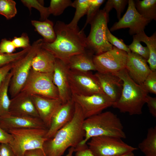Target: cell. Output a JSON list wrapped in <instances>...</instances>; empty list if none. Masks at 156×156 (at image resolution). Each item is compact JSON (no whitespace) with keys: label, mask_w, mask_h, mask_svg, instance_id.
<instances>
[{"label":"cell","mask_w":156,"mask_h":156,"mask_svg":"<svg viewBox=\"0 0 156 156\" xmlns=\"http://www.w3.org/2000/svg\"></svg>","instance_id":"49"},{"label":"cell","mask_w":156,"mask_h":156,"mask_svg":"<svg viewBox=\"0 0 156 156\" xmlns=\"http://www.w3.org/2000/svg\"><path fill=\"white\" fill-rule=\"evenodd\" d=\"M148 93L156 94V71H151L141 84Z\"/></svg>","instance_id":"37"},{"label":"cell","mask_w":156,"mask_h":156,"mask_svg":"<svg viewBox=\"0 0 156 156\" xmlns=\"http://www.w3.org/2000/svg\"><path fill=\"white\" fill-rule=\"evenodd\" d=\"M56 38L53 42H43L42 48L52 54L56 59L67 64L73 56L84 51L86 48V36L79 27L73 29L64 22L57 21L54 26Z\"/></svg>","instance_id":"1"},{"label":"cell","mask_w":156,"mask_h":156,"mask_svg":"<svg viewBox=\"0 0 156 156\" xmlns=\"http://www.w3.org/2000/svg\"><path fill=\"white\" fill-rule=\"evenodd\" d=\"M74 148L75 156H95L86 143L83 145L79 144Z\"/></svg>","instance_id":"40"},{"label":"cell","mask_w":156,"mask_h":156,"mask_svg":"<svg viewBox=\"0 0 156 156\" xmlns=\"http://www.w3.org/2000/svg\"><path fill=\"white\" fill-rule=\"evenodd\" d=\"M138 148L145 156H156V127L147 131L146 138L138 145Z\"/></svg>","instance_id":"26"},{"label":"cell","mask_w":156,"mask_h":156,"mask_svg":"<svg viewBox=\"0 0 156 156\" xmlns=\"http://www.w3.org/2000/svg\"><path fill=\"white\" fill-rule=\"evenodd\" d=\"M47 130L27 128L9 130L8 132L13 138L9 144L16 156H23L26 151L30 150L39 148L43 150L44 144L48 139L45 137Z\"/></svg>","instance_id":"5"},{"label":"cell","mask_w":156,"mask_h":156,"mask_svg":"<svg viewBox=\"0 0 156 156\" xmlns=\"http://www.w3.org/2000/svg\"><path fill=\"white\" fill-rule=\"evenodd\" d=\"M122 139L108 136L92 138L86 144L95 156H114L138 149L124 142Z\"/></svg>","instance_id":"8"},{"label":"cell","mask_w":156,"mask_h":156,"mask_svg":"<svg viewBox=\"0 0 156 156\" xmlns=\"http://www.w3.org/2000/svg\"><path fill=\"white\" fill-rule=\"evenodd\" d=\"M94 54L92 51L86 49L83 52L73 56L67 63L69 68L82 72L96 70L93 62Z\"/></svg>","instance_id":"21"},{"label":"cell","mask_w":156,"mask_h":156,"mask_svg":"<svg viewBox=\"0 0 156 156\" xmlns=\"http://www.w3.org/2000/svg\"><path fill=\"white\" fill-rule=\"evenodd\" d=\"M106 35L108 41L112 45L127 53L131 52L128 45L125 43L123 40L118 39L112 34L108 27L106 29Z\"/></svg>","instance_id":"36"},{"label":"cell","mask_w":156,"mask_h":156,"mask_svg":"<svg viewBox=\"0 0 156 156\" xmlns=\"http://www.w3.org/2000/svg\"><path fill=\"white\" fill-rule=\"evenodd\" d=\"M12 73L10 71L0 86V116L1 117L9 114V109L11 99L8 96V89Z\"/></svg>","instance_id":"25"},{"label":"cell","mask_w":156,"mask_h":156,"mask_svg":"<svg viewBox=\"0 0 156 156\" xmlns=\"http://www.w3.org/2000/svg\"><path fill=\"white\" fill-rule=\"evenodd\" d=\"M55 60L56 58L52 54L41 47L32 60L31 69L39 72H53Z\"/></svg>","instance_id":"22"},{"label":"cell","mask_w":156,"mask_h":156,"mask_svg":"<svg viewBox=\"0 0 156 156\" xmlns=\"http://www.w3.org/2000/svg\"><path fill=\"white\" fill-rule=\"evenodd\" d=\"M69 70L67 64L56 58L53 72V81L57 89L59 98L62 104L72 98L68 78Z\"/></svg>","instance_id":"15"},{"label":"cell","mask_w":156,"mask_h":156,"mask_svg":"<svg viewBox=\"0 0 156 156\" xmlns=\"http://www.w3.org/2000/svg\"><path fill=\"white\" fill-rule=\"evenodd\" d=\"M68 78L72 95L89 96L103 92L97 78L91 71L82 72L69 69Z\"/></svg>","instance_id":"10"},{"label":"cell","mask_w":156,"mask_h":156,"mask_svg":"<svg viewBox=\"0 0 156 156\" xmlns=\"http://www.w3.org/2000/svg\"><path fill=\"white\" fill-rule=\"evenodd\" d=\"M75 102L71 120L44 142L43 150L46 156H62L68 148H75L83 140L85 133L83 125L85 118L80 107Z\"/></svg>","instance_id":"2"},{"label":"cell","mask_w":156,"mask_h":156,"mask_svg":"<svg viewBox=\"0 0 156 156\" xmlns=\"http://www.w3.org/2000/svg\"><path fill=\"white\" fill-rule=\"evenodd\" d=\"M148 108L149 112L154 118H156V98L148 95L146 102Z\"/></svg>","instance_id":"41"},{"label":"cell","mask_w":156,"mask_h":156,"mask_svg":"<svg viewBox=\"0 0 156 156\" xmlns=\"http://www.w3.org/2000/svg\"><path fill=\"white\" fill-rule=\"evenodd\" d=\"M31 23L36 31L42 37L44 42L51 43L54 41L56 36L52 21L48 19L43 21L32 20Z\"/></svg>","instance_id":"24"},{"label":"cell","mask_w":156,"mask_h":156,"mask_svg":"<svg viewBox=\"0 0 156 156\" xmlns=\"http://www.w3.org/2000/svg\"><path fill=\"white\" fill-rule=\"evenodd\" d=\"M127 53L113 46L112 49L94 55L93 62L96 70L102 73H115L125 68Z\"/></svg>","instance_id":"11"},{"label":"cell","mask_w":156,"mask_h":156,"mask_svg":"<svg viewBox=\"0 0 156 156\" xmlns=\"http://www.w3.org/2000/svg\"><path fill=\"white\" fill-rule=\"evenodd\" d=\"M10 99L9 109L10 114L39 118L31 95L25 92L21 91Z\"/></svg>","instance_id":"19"},{"label":"cell","mask_w":156,"mask_h":156,"mask_svg":"<svg viewBox=\"0 0 156 156\" xmlns=\"http://www.w3.org/2000/svg\"><path fill=\"white\" fill-rule=\"evenodd\" d=\"M109 21L105 12L99 10L90 23L91 29L86 40V49L99 54L111 50L113 47L108 41L106 35Z\"/></svg>","instance_id":"7"},{"label":"cell","mask_w":156,"mask_h":156,"mask_svg":"<svg viewBox=\"0 0 156 156\" xmlns=\"http://www.w3.org/2000/svg\"><path fill=\"white\" fill-rule=\"evenodd\" d=\"M12 41L16 48H21L24 49L31 45L30 44L29 38L26 33H23L19 37H14Z\"/></svg>","instance_id":"38"},{"label":"cell","mask_w":156,"mask_h":156,"mask_svg":"<svg viewBox=\"0 0 156 156\" xmlns=\"http://www.w3.org/2000/svg\"><path fill=\"white\" fill-rule=\"evenodd\" d=\"M16 49L12 40L4 38L0 42V52L1 53H13L16 51Z\"/></svg>","instance_id":"39"},{"label":"cell","mask_w":156,"mask_h":156,"mask_svg":"<svg viewBox=\"0 0 156 156\" xmlns=\"http://www.w3.org/2000/svg\"><path fill=\"white\" fill-rule=\"evenodd\" d=\"M0 127L6 131L27 128L48 129L40 118L10 114L0 117Z\"/></svg>","instance_id":"14"},{"label":"cell","mask_w":156,"mask_h":156,"mask_svg":"<svg viewBox=\"0 0 156 156\" xmlns=\"http://www.w3.org/2000/svg\"><path fill=\"white\" fill-rule=\"evenodd\" d=\"M114 156H135L133 152H131L126 154Z\"/></svg>","instance_id":"47"},{"label":"cell","mask_w":156,"mask_h":156,"mask_svg":"<svg viewBox=\"0 0 156 156\" xmlns=\"http://www.w3.org/2000/svg\"><path fill=\"white\" fill-rule=\"evenodd\" d=\"M72 3L70 0H51L48 7L49 12L55 16L60 15L66 8L71 6Z\"/></svg>","instance_id":"33"},{"label":"cell","mask_w":156,"mask_h":156,"mask_svg":"<svg viewBox=\"0 0 156 156\" xmlns=\"http://www.w3.org/2000/svg\"><path fill=\"white\" fill-rule=\"evenodd\" d=\"M138 12L144 18L151 21L156 20V0H143L134 1Z\"/></svg>","instance_id":"27"},{"label":"cell","mask_w":156,"mask_h":156,"mask_svg":"<svg viewBox=\"0 0 156 156\" xmlns=\"http://www.w3.org/2000/svg\"><path fill=\"white\" fill-rule=\"evenodd\" d=\"M90 4V0H76L73 2L71 7L75 8L74 16L67 25L70 27L76 29L78 28V23L80 19L86 14Z\"/></svg>","instance_id":"28"},{"label":"cell","mask_w":156,"mask_h":156,"mask_svg":"<svg viewBox=\"0 0 156 156\" xmlns=\"http://www.w3.org/2000/svg\"><path fill=\"white\" fill-rule=\"evenodd\" d=\"M21 1L24 6L27 7L30 11L34 8L39 11L40 14L41 21L48 19L50 14L48 7H45L42 1L37 0H21Z\"/></svg>","instance_id":"29"},{"label":"cell","mask_w":156,"mask_h":156,"mask_svg":"<svg viewBox=\"0 0 156 156\" xmlns=\"http://www.w3.org/2000/svg\"><path fill=\"white\" fill-rule=\"evenodd\" d=\"M128 46L131 52L140 55L147 61L148 60L149 51L148 47L143 46L140 42L134 37L132 43Z\"/></svg>","instance_id":"35"},{"label":"cell","mask_w":156,"mask_h":156,"mask_svg":"<svg viewBox=\"0 0 156 156\" xmlns=\"http://www.w3.org/2000/svg\"><path fill=\"white\" fill-rule=\"evenodd\" d=\"M72 98L80 107L85 119L102 112L114 103L104 92L89 96L72 94Z\"/></svg>","instance_id":"12"},{"label":"cell","mask_w":156,"mask_h":156,"mask_svg":"<svg viewBox=\"0 0 156 156\" xmlns=\"http://www.w3.org/2000/svg\"><path fill=\"white\" fill-rule=\"evenodd\" d=\"M53 72L41 73L31 69L27 80L21 91L31 95L59 98L57 89L53 81Z\"/></svg>","instance_id":"9"},{"label":"cell","mask_w":156,"mask_h":156,"mask_svg":"<svg viewBox=\"0 0 156 156\" xmlns=\"http://www.w3.org/2000/svg\"><path fill=\"white\" fill-rule=\"evenodd\" d=\"M31 46L18 52L10 54L0 52V68L14 62L23 57L29 51Z\"/></svg>","instance_id":"32"},{"label":"cell","mask_w":156,"mask_h":156,"mask_svg":"<svg viewBox=\"0 0 156 156\" xmlns=\"http://www.w3.org/2000/svg\"><path fill=\"white\" fill-rule=\"evenodd\" d=\"M43 43L42 39L35 41L27 53L14 62L11 70L12 75L8 89L11 99L19 93L25 85L31 69L32 60Z\"/></svg>","instance_id":"6"},{"label":"cell","mask_w":156,"mask_h":156,"mask_svg":"<svg viewBox=\"0 0 156 156\" xmlns=\"http://www.w3.org/2000/svg\"><path fill=\"white\" fill-rule=\"evenodd\" d=\"M74 148L71 147L69 148L67 154L65 156H73V154L74 152Z\"/></svg>","instance_id":"46"},{"label":"cell","mask_w":156,"mask_h":156,"mask_svg":"<svg viewBox=\"0 0 156 156\" xmlns=\"http://www.w3.org/2000/svg\"><path fill=\"white\" fill-rule=\"evenodd\" d=\"M17 13L16 3L13 0H0V14L9 20Z\"/></svg>","instance_id":"31"},{"label":"cell","mask_w":156,"mask_h":156,"mask_svg":"<svg viewBox=\"0 0 156 156\" xmlns=\"http://www.w3.org/2000/svg\"><path fill=\"white\" fill-rule=\"evenodd\" d=\"M31 95L39 118L48 129L53 115L62 104V102L60 98H49L36 95Z\"/></svg>","instance_id":"16"},{"label":"cell","mask_w":156,"mask_h":156,"mask_svg":"<svg viewBox=\"0 0 156 156\" xmlns=\"http://www.w3.org/2000/svg\"><path fill=\"white\" fill-rule=\"evenodd\" d=\"M12 135L0 127V144L11 143L13 140Z\"/></svg>","instance_id":"43"},{"label":"cell","mask_w":156,"mask_h":156,"mask_svg":"<svg viewBox=\"0 0 156 156\" xmlns=\"http://www.w3.org/2000/svg\"><path fill=\"white\" fill-rule=\"evenodd\" d=\"M125 69L131 78L139 85L142 84L151 71L146 60L131 52L127 53Z\"/></svg>","instance_id":"18"},{"label":"cell","mask_w":156,"mask_h":156,"mask_svg":"<svg viewBox=\"0 0 156 156\" xmlns=\"http://www.w3.org/2000/svg\"><path fill=\"white\" fill-rule=\"evenodd\" d=\"M128 0H108L103 10L109 18V12L113 8H115L116 11L117 17L119 20L121 18V14L128 3Z\"/></svg>","instance_id":"30"},{"label":"cell","mask_w":156,"mask_h":156,"mask_svg":"<svg viewBox=\"0 0 156 156\" xmlns=\"http://www.w3.org/2000/svg\"><path fill=\"white\" fill-rule=\"evenodd\" d=\"M83 127L85 136L79 145L86 144L92 138L99 136L126 138L120 119L110 111L102 112L85 119Z\"/></svg>","instance_id":"4"},{"label":"cell","mask_w":156,"mask_h":156,"mask_svg":"<svg viewBox=\"0 0 156 156\" xmlns=\"http://www.w3.org/2000/svg\"><path fill=\"white\" fill-rule=\"evenodd\" d=\"M103 92L113 103L120 98L123 87V81L114 73H102L97 72L95 74Z\"/></svg>","instance_id":"20"},{"label":"cell","mask_w":156,"mask_h":156,"mask_svg":"<svg viewBox=\"0 0 156 156\" xmlns=\"http://www.w3.org/2000/svg\"><path fill=\"white\" fill-rule=\"evenodd\" d=\"M0 156H16L14 152L9 144H0Z\"/></svg>","instance_id":"42"},{"label":"cell","mask_w":156,"mask_h":156,"mask_svg":"<svg viewBox=\"0 0 156 156\" xmlns=\"http://www.w3.org/2000/svg\"><path fill=\"white\" fill-rule=\"evenodd\" d=\"M114 73L122 80L123 87L120 98L112 106L130 115L142 114L148 93L142 85L136 83L131 78L125 68Z\"/></svg>","instance_id":"3"},{"label":"cell","mask_w":156,"mask_h":156,"mask_svg":"<svg viewBox=\"0 0 156 156\" xmlns=\"http://www.w3.org/2000/svg\"><path fill=\"white\" fill-rule=\"evenodd\" d=\"M15 62L0 68V86L7 75L10 71Z\"/></svg>","instance_id":"44"},{"label":"cell","mask_w":156,"mask_h":156,"mask_svg":"<svg viewBox=\"0 0 156 156\" xmlns=\"http://www.w3.org/2000/svg\"><path fill=\"white\" fill-rule=\"evenodd\" d=\"M140 42L144 43L147 45L149 51V56L147 62L152 71H156V32L151 36H148L144 31L133 36Z\"/></svg>","instance_id":"23"},{"label":"cell","mask_w":156,"mask_h":156,"mask_svg":"<svg viewBox=\"0 0 156 156\" xmlns=\"http://www.w3.org/2000/svg\"><path fill=\"white\" fill-rule=\"evenodd\" d=\"M23 156H46L43 151L41 149H34L26 151Z\"/></svg>","instance_id":"45"},{"label":"cell","mask_w":156,"mask_h":156,"mask_svg":"<svg viewBox=\"0 0 156 156\" xmlns=\"http://www.w3.org/2000/svg\"><path fill=\"white\" fill-rule=\"evenodd\" d=\"M105 1L104 0H90V4L86 14V22L81 31H83L87 25L90 23L99 10L100 7Z\"/></svg>","instance_id":"34"},{"label":"cell","mask_w":156,"mask_h":156,"mask_svg":"<svg viewBox=\"0 0 156 156\" xmlns=\"http://www.w3.org/2000/svg\"><path fill=\"white\" fill-rule=\"evenodd\" d=\"M0 117H1V116H0Z\"/></svg>","instance_id":"48"},{"label":"cell","mask_w":156,"mask_h":156,"mask_svg":"<svg viewBox=\"0 0 156 156\" xmlns=\"http://www.w3.org/2000/svg\"><path fill=\"white\" fill-rule=\"evenodd\" d=\"M127 11L122 17L110 28L114 31L122 28H129V33L133 36L144 31L146 26L151 21L144 18L137 10L134 1L129 0Z\"/></svg>","instance_id":"13"},{"label":"cell","mask_w":156,"mask_h":156,"mask_svg":"<svg viewBox=\"0 0 156 156\" xmlns=\"http://www.w3.org/2000/svg\"><path fill=\"white\" fill-rule=\"evenodd\" d=\"M75 102L73 99L62 104L53 115L50 126L45 137L52 138L61 128L72 119L74 113Z\"/></svg>","instance_id":"17"}]
</instances>
